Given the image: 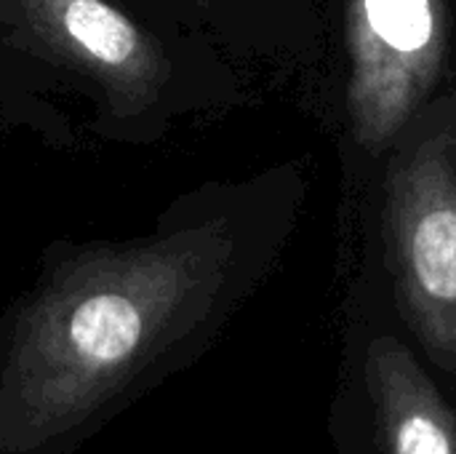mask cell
<instances>
[{"label": "cell", "mask_w": 456, "mask_h": 454, "mask_svg": "<svg viewBox=\"0 0 456 454\" xmlns=\"http://www.w3.org/2000/svg\"><path fill=\"white\" fill-rule=\"evenodd\" d=\"M19 43L104 91L118 112L150 110L168 78L160 43L110 0H0Z\"/></svg>", "instance_id": "cell-4"}, {"label": "cell", "mask_w": 456, "mask_h": 454, "mask_svg": "<svg viewBox=\"0 0 456 454\" xmlns=\"http://www.w3.org/2000/svg\"><path fill=\"white\" fill-rule=\"evenodd\" d=\"M243 286L227 219L72 252L0 318V454H77L190 367Z\"/></svg>", "instance_id": "cell-1"}, {"label": "cell", "mask_w": 456, "mask_h": 454, "mask_svg": "<svg viewBox=\"0 0 456 454\" xmlns=\"http://www.w3.org/2000/svg\"><path fill=\"white\" fill-rule=\"evenodd\" d=\"M350 118L369 150L390 144L422 110L444 51L441 0H350Z\"/></svg>", "instance_id": "cell-3"}, {"label": "cell", "mask_w": 456, "mask_h": 454, "mask_svg": "<svg viewBox=\"0 0 456 454\" xmlns=\"http://www.w3.org/2000/svg\"><path fill=\"white\" fill-rule=\"evenodd\" d=\"M422 110L395 136L385 244L403 316L456 375V110Z\"/></svg>", "instance_id": "cell-2"}, {"label": "cell", "mask_w": 456, "mask_h": 454, "mask_svg": "<svg viewBox=\"0 0 456 454\" xmlns=\"http://www.w3.org/2000/svg\"><path fill=\"white\" fill-rule=\"evenodd\" d=\"M369 385L387 454H456V417L401 343L371 345Z\"/></svg>", "instance_id": "cell-5"}]
</instances>
